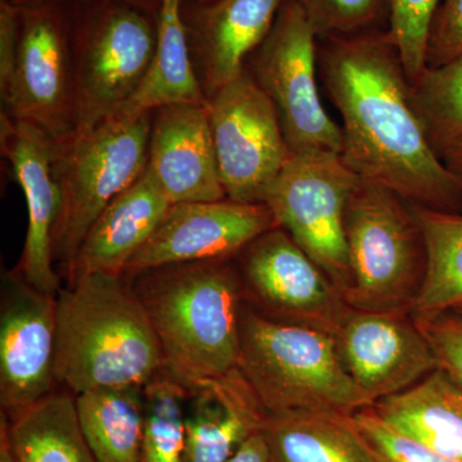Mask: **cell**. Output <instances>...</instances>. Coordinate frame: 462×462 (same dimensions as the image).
<instances>
[{
  "instance_id": "1",
  "label": "cell",
  "mask_w": 462,
  "mask_h": 462,
  "mask_svg": "<svg viewBox=\"0 0 462 462\" xmlns=\"http://www.w3.org/2000/svg\"><path fill=\"white\" fill-rule=\"evenodd\" d=\"M319 71L342 117L340 157L410 205L462 214V188L438 156L389 30L322 41Z\"/></svg>"
},
{
  "instance_id": "2",
  "label": "cell",
  "mask_w": 462,
  "mask_h": 462,
  "mask_svg": "<svg viewBox=\"0 0 462 462\" xmlns=\"http://www.w3.org/2000/svg\"><path fill=\"white\" fill-rule=\"evenodd\" d=\"M56 379L78 396L144 387L165 369L144 306L125 275L88 273L56 298Z\"/></svg>"
},
{
  "instance_id": "3",
  "label": "cell",
  "mask_w": 462,
  "mask_h": 462,
  "mask_svg": "<svg viewBox=\"0 0 462 462\" xmlns=\"http://www.w3.org/2000/svg\"><path fill=\"white\" fill-rule=\"evenodd\" d=\"M133 276L167 373L189 387L238 367L245 289L233 260L167 264Z\"/></svg>"
},
{
  "instance_id": "4",
  "label": "cell",
  "mask_w": 462,
  "mask_h": 462,
  "mask_svg": "<svg viewBox=\"0 0 462 462\" xmlns=\"http://www.w3.org/2000/svg\"><path fill=\"white\" fill-rule=\"evenodd\" d=\"M239 329L238 369L264 412L352 416L372 407L346 372L330 334L273 320L245 300Z\"/></svg>"
},
{
  "instance_id": "5",
  "label": "cell",
  "mask_w": 462,
  "mask_h": 462,
  "mask_svg": "<svg viewBox=\"0 0 462 462\" xmlns=\"http://www.w3.org/2000/svg\"><path fill=\"white\" fill-rule=\"evenodd\" d=\"M352 285L345 298L363 311L411 312L427 273V245L413 206L358 178L346 208Z\"/></svg>"
},
{
  "instance_id": "6",
  "label": "cell",
  "mask_w": 462,
  "mask_h": 462,
  "mask_svg": "<svg viewBox=\"0 0 462 462\" xmlns=\"http://www.w3.org/2000/svg\"><path fill=\"white\" fill-rule=\"evenodd\" d=\"M71 14L75 134L96 129L127 102L153 60L156 18L126 3L76 0Z\"/></svg>"
},
{
  "instance_id": "7",
  "label": "cell",
  "mask_w": 462,
  "mask_h": 462,
  "mask_svg": "<svg viewBox=\"0 0 462 462\" xmlns=\"http://www.w3.org/2000/svg\"><path fill=\"white\" fill-rule=\"evenodd\" d=\"M152 114L134 120L108 118L84 135L58 143L62 206L54 257L67 267L103 209L147 170Z\"/></svg>"
},
{
  "instance_id": "8",
  "label": "cell",
  "mask_w": 462,
  "mask_h": 462,
  "mask_svg": "<svg viewBox=\"0 0 462 462\" xmlns=\"http://www.w3.org/2000/svg\"><path fill=\"white\" fill-rule=\"evenodd\" d=\"M316 35L297 0H284L247 69L276 111L291 153H342V127L322 106Z\"/></svg>"
},
{
  "instance_id": "9",
  "label": "cell",
  "mask_w": 462,
  "mask_h": 462,
  "mask_svg": "<svg viewBox=\"0 0 462 462\" xmlns=\"http://www.w3.org/2000/svg\"><path fill=\"white\" fill-rule=\"evenodd\" d=\"M358 180L340 154H291L264 205L346 298L352 285L346 208Z\"/></svg>"
},
{
  "instance_id": "10",
  "label": "cell",
  "mask_w": 462,
  "mask_h": 462,
  "mask_svg": "<svg viewBox=\"0 0 462 462\" xmlns=\"http://www.w3.org/2000/svg\"><path fill=\"white\" fill-rule=\"evenodd\" d=\"M20 8V47L5 114L41 127L58 143L75 134V69L71 14L65 2Z\"/></svg>"
},
{
  "instance_id": "11",
  "label": "cell",
  "mask_w": 462,
  "mask_h": 462,
  "mask_svg": "<svg viewBox=\"0 0 462 462\" xmlns=\"http://www.w3.org/2000/svg\"><path fill=\"white\" fill-rule=\"evenodd\" d=\"M209 118L226 199L264 203L291 151L278 111L245 66L209 97Z\"/></svg>"
},
{
  "instance_id": "12",
  "label": "cell",
  "mask_w": 462,
  "mask_h": 462,
  "mask_svg": "<svg viewBox=\"0 0 462 462\" xmlns=\"http://www.w3.org/2000/svg\"><path fill=\"white\" fill-rule=\"evenodd\" d=\"M245 300L273 320L334 336L351 306L281 226L267 230L238 256Z\"/></svg>"
},
{
  "instance_id": "13",
  "label": "cell",
  "mask_w": 462,
  "mask_h": 462,
  "mask_svg": "<svg viewBox=\"0 0 462 462\" xmlns=\"http://www.w3.org/2000/svg\"><path fill=\"white\" fill-rule=\"evenodd\" d=\"M56 298L32 287L17 270L3 273L0 403L8 418L54 392Z\"/></svg>"
},
{
  "instance_id": "14",
  "label": "cell",
  "mask_w": 462,
  "mask_h": 462,
  "mask_svg": "<svg viewBox=\"0 0 462 462\" xmlns=\"http://www.w3.org/2000/svg\"><path fill=\"white\" fill-rule=\"evenodd\" d=\"M333 338L346 372L372 407L438 367L430 342L409 311L351 307Z\"/></svg>"
},
{
  "instance_id": "15",
  "label": "cell",
  "mask_w": 462,
  "mask_h": 462,
  "mask_svg": "<svg viewBox=\"0 0 462 462\" xmlns=\"http://www.w3.org/2000/svg\"><path fill=\"white\" fill-rule=\"evenodd\" d=\"M278 226L264 203L229 199L170 206L125 276L167 264L233 260L254 239Z\"/></svg>"
},
{
  "instance_id": "16",
  "label": "cell",
  "mask_w": 462,
  "mask_h": 462,
  "mask_svg": "<svg viewBox=\"0 0 462 462\" xmlns=\"http://www.w3.org/2000/svg\"><path fill=\"white\" fill-rule=\"evenodd\" d=\"M0 148L11 163L27 207L25 245L16 270L32 287L57 296L62 289L53 267L54 236L62 206L60 144L36 125L2 112Z\"/></svg>"
},
{
  "instance_id": "17",
  "label": "cell",
  "mask_w": 462,
  "mask_h": 462,
  "mask_svg": "<svg viewBox=\"0 0 462 462\" xmlns=\"http://www.w3.org/2000/svg\"><path fill=\"white\" fill-rule=\"evenodd\" d=\"M145 171L171 205L226 199L209 105H171L153 111Z\"/></svg>"
},
{
  "instance_id": "18",
  "label": "cell",
  "mask_w": 462,
  "mask_h": 462,
  "mask_svg": "<svg viewBox=\"0 0 462 462\" xmlns=\"http://www.w3.org/2000/svg\"><path fill=\"white\" fill-rule=\"evenodd\" d=\"M284 0H185L191 57L207 98L238 78L270 32Z\"/></svg>"
},
{
  "instance_id": "19",
  "label": "cell",
  "mask_w": 462,
  "mask_h": 462,
  "mask_svg": "<svg viewBox=\"0 0 462 462\" xmlns=\"http://www.w3.org/2000/svg\"><path fill=\"white\" fill-rule=\"evenodd\" d=\"M188 388L182 462H227L260 430L264 410L238 367Z\"/></svg>"
},
{
  "instance_id": "20",
  "label": "cell",
  "mask_w": 462,
  "mask_h": 462,
  "mask_svg": "<svg viewBox=\"0 0 462 462\" xmlns=\"http://www.w3.org/2000/svg\"><path fill=\"white\" fill-rule=\"evenodd\" d=\"M171 203L145 171L97 217L67 267L69 282L88 273L123 276L165 217Z\"/></svg>"
},
{
  "instance_id": "21",
  "label": "cell",
  "mask_w": 462,
  "mask_h": 462,
  "mask_svg": "<svg viewBox=\"0 0 462 462\" xmlns=\"http://www.w3.org/2000/svg\"><path fill=\"white\" fill-rule=\"evenodd\" d=\"M370 409L400 436L462 461V384L440 367Z\"/></svg>"
},
{
  "instance_id": "22",
  "label": "cell",
  "mask_w": 462,
  "mask_h": 462,
  "mask_svg": "<svg viewBox=\"0 0 462 462\" xmlns=\"http://www.w3.org/2000/svg\"><path fill=\"white\" fill-rule=\"evenodd\" d=\"M185 0H160L153 60L135 94L112 117L134 120L171 105L208 106L191 57Z\"/></svg>"
},
{
  "instance_id": "23",
  "label": "cell",
  "mask_w": 462,
  "mask_h": 462,
  "mask_svg": "<svg viewBox=\"0 0 462 462\" xmlns=\"http://www.w3.org/2000/svg\"><path fill=\"white\" fill-rule=\"evenodd\" d=\"M269 462H385L355 424L337 413H264Z\"/></svg>"
},
{
  "instance_id": "24",
  "label": "cell",
  "mask_w": 462,
  "mask_h": 462,
  "mask_svg": "<svg viewBox=\"0 0 462 462\" xmlns=\"http://www.w3.org/2000/svg\"><path fill=\"white\" fill-rule=\"evenodd\" d=\"M81 430L98 462H142L144 387L94 389L75 396Z\"/></svg>"
},
{
  "instance_id": "25",
  "label": "cell",
  "mask_w": 462,
  "mask_h": 462,
  "mask_svg": "<svg viewBox=\"0 0 462 462\" xmlns=\"http://www.w3.org/2000/svg\"><path fill=\"white\" fill-rule=\"evenodd\" d=\"M8 434L23 462H98L81 430L71 392H53L8 418Z\"/></svg>"
},
{
  "instance_id": "26",
  "label": "cell",
  "mask_w": 462,
  "mask_h": 462,
  "mask_svg": "<svg viewBox=\"0 0 462 462\" xmlns=\"http://www.w3.org/2000/svg\"><path fill=\"white\" fill-rule=\"evenodd\" d=\"M427 245V273L412 315L449 311L462 305V214L413 206Z\"/></svg>"
},
{
  "instance_id": "27",
  "label": "cell",
  "mask_w": 462,
  "mask_h": 462,
  "mask_svg": "<svg viewBox=\"0 0 462 462\" xmlns=\"http://www.w3.org/2000/svg\"><path fill=\"white\" fill-rule=\"evenodd\" d=\"M142 462H182L188 388L165 369L144 385Z\"/></svg>"
},
{
  "instance_id": "28",
  "label": "cell",
  "mask_w": 462,
  "mask_h": 462,
  "mask_svg": "<svg viewBox=\"0 0 462 462\" xmlns=\"http://www.w3.org/2000/svg\"><path fill=\"white\" fill-rule=\"evenodd\" d=\"M413 100L438 156L462 138V56L425 69L412 84Z\"/></svg>"
},
{
  "instance_id": "29",
  "label": "cell",
  "mask_w": 462,
  "mask_h": 462,
  "mask_svg": "<svg viewBox=\"0 0 462 462\" xmlns=\"http://www.w3.org/2000/svg\"><path fill=\"white\" fill-rule=\"evenodd\" d=\"M320 41L389 30V0H297Z\"/></svg>"
},
{
  "instance_id": "30",
  "label": "cell",
  "mask_w": 462,
  "mask_h": 462,
  "mask_svg": "<svg viewBox=\"0 0 462 462\" xmlns=\"http://www.w3.org/2000/svg\"><path fill=\"white\" fill-rule=\"evenodd\" d=\"M439 0H389V32L396 42L407 78L415 83L424 69L431 18Z\"/></svg>"
},
{
  "instance_id": "31",
  "label": "cell",
  "mask_w": 462,
  "mask_h": 462,
  "mask_svg": "<svg viewBox=\"0 0 462 462\" xmlns=\"http://www.w3.org/2000/svg\"><path fill=\"white\" fill-rule=\"evenodd\" d=\"M355 424L385 462H462L431 451L389 430L373 410L365 409L352 415Z\"/></svg>"
},
{
  "instance_id": "32",
  "label": "cell",
  "mask_w": 462,
  "mask_h": 462,
  "mask_svg": "<svg viewBox=\"0 0 462 462\" xmlns=\"http://www.w3.org/2000/svg\"><path fill=\"white\" fill-rule=\"evenodd\" d=\"M428 339L438 367L462 384V318L456 312L442 311L430 315H412Z\"/></svg>"
},
{
  "instance_id": "33",
  "label": "cell",
  "mask_w": 462,
  "mask_h": 462,
  "mask_svg": "<svg viewBox=\"0 0 462 462\" xmlns=\"http://www.w3.org/2000/svg\"><path fill=\"white\" fill-rule=\"evenodd\" d=\"M462 56V0L438 5L428 32L425 65L437 69Z\"/></svg>"
},
{
  "instance_id": "34",
  "label": "cell",
  "mask_w": 462,
  "mask_h": 462,
  "mask_svg": "<svg viewBox=\"0 0 462 462\" xmlns=\"http://www.w3.org/2000/svg\"><path fill=\"white\" fill-rule=\"evenodd\" d=\"M20 47V8L0 0V97L11 87Z\"/></svg>"
},
{
  "instance_id": "35",
  "label": "cell",
  "mask_w": 462,
  "mask_h": 462,
  "mask_svg": "<svg viewBox=\"0 0 462 462\" xmlns=\"http://www.w3.org/2000/svg\"><path fill=\"white\" fill-rule=\"evenodd\" d=\"M227 462H269L266 445L260 431L249 437Z\"/></svg>"
},
{
  "instance_id": "36",
  "label": "cell",
  "mask_w": 462,
  "mask_h": 462,
  "mask_svg": "<svg viewBox=\"0 0 462 462\" xmlns=\"http://www.w3.org/2000/svg\"><path fill=\"white\" fill-rule=\"evenodd\" d=\"M440 158H442L446 169L462 188V138L449 145Z\"/></svg>"
},
{
  "instance_id": "37",
  "label": "cell",
  "mask_w": 462,
  "mask_h": 462,
  "mask_svg": "<svg viewBox=\"0 0 462 462\" xmlns=\"http://www.w3.org/2000/svg\"><path fill=\"white\" fill-rule=\"evenodd\" d=\"M9 2L14 3V5H33V3L67 2V0H9ZM114 2L126 3V5L147 12L154 18L157 17L158 8H160V0H114Z\"/></svg>"
},
{
  "instance_id": "38",
  "label": "cell",
  "mask_w": 462,
  "mask_h": 462,
  "mask_svg": "<svg viewBox=\"0 0 462 462\" xmlns=\"http://www.w3.org/2000/svg\"><path fill=\"white\" fill-rule=\"evenodd\" d=\"M0 462H23L12 447L8 434V418L3 412L0 418Z\"/></svg>"
},
{
  "instance_id": "39",
  "label": "cell",
  "mask_w": 462,
  "mask_h": 462,
  "mask_svg": "<svg viewBox=\"0 0 462 462\" xmlns=\"http://www.w3.org/2000/svg\"><path fill=\"white\" fill-rule=\"evenodd\" d=\"M451 311L456 312V314L460 315L462 318V305L456 307V309L451 310Z\"/></svg>"
},
{
  "instance_id": "40",
  "label": "cell",
  "mask_w": 462,
  "mask_h": 462,
  "mask_svg": "<svg viewBox=\"0 0 462 462\" xmlns=\"http://www.w3.org/2000/svg\"><path fill=\"white\" fill-rule=\"evenodd\" d=\"M189 2H194V3H207V2H211V0H189Z\"/></svg>"
}]
</instances>
